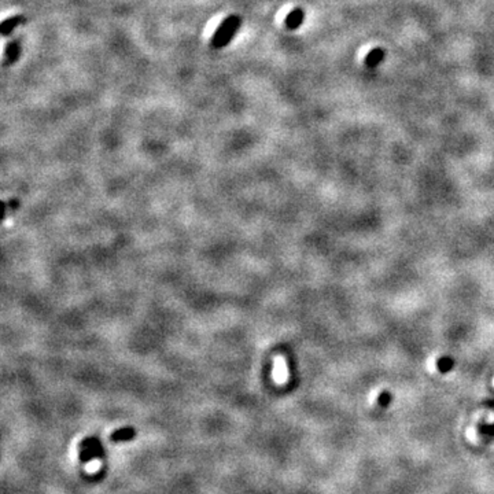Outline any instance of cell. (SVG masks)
<instances>
[{"label":"cell","mask_w":494,"mask_h":494,"mask_svg":"<svg viewBox=\"0 0 494 494\" xmlns=\"http://www.w3.org/2000/svg\"><path fill=\"white\" fill-rule=\"evenodd\" d=\"M241 18L238 15H230L223 19V22L214 30L213 36L210 39V45L216 50L224 48L225 45H228L234 40L238 29L241 28Z\"/></svg>","instance_id":"6da1fadb"},{"label":"cell","mask_w":494,"mask_h":494,"mask_svg":"<svg viewBox=\"0 0 494 494\" xmlns=\"http://www.w3.org/2000/svg\"><path fill=\"white\" fill-rule=\"evenodd\" d=\"M303 19H305V12L302 8H294L288 12V15L284 19V25L288 30H297L301 25H302Z\"/></svg>","instance_id":"7a4b0ae2"},{"label":"cell","mask_w":494,"mask_h":494,"mask_svg":"<svg viewBox=\"0 0 494 494\" xmlns=\"http://www.w3.org/2000/svg\"><path fill=\"white\" fill-rule=\"evenodd\" d=\"M288 377V370H287L286 360L283 357H276L273 363V379L277 383H284Z\"/></svg>","instance_id":"3957f363"},{"label":"cell","mask_w":494,"mask_h":494,"mask_svg":"<svg viewBox=\"0 0 494 494\" xmlns=\"http://www.w3.org/2000/svg\"><path fill=\"white\" fill-rule=\"evenodd\" d=\"M23 21H25L23 15H12V17L4 19L3 23H1V28H0V30H1V36H4V37L8 36V34L11 33L12 30L17 28V26H19Z\"/></svg>","instance_id":"277c9868"},{"label":"cell","mask_w":494,"mask_h":494,"mask_svg":"<svg viewBox=\"0 0 494 494\" xmlns=\"http://www.w3.org/2000/svg\"><path fill=\"white\" fill-rule=\"evenodd\" d=\"M383 59H384V51L382 48H373L368 52L364 62L368 68H376L379 63H382Z\"/></svg>","instance_id":"5b68a950"},{"label":"cell","mask_w":494,"mask_h":494,"mask_svg":"<svg viewBox=\"0 0 494 494\" xmlns=\"http://www.w3.org/2000/svg\"><path fill=\"white\" fill-rule=\"evenodd\" d=\"M133 437H135V430L132 427H125V428H120L117 431L113 432L110 435V439L113 442H124V441H129Z\"/></svg>","instance_id":"8992f818"},{"label":"cell","mask_w":494,"mask_h":494,"mask_svg":"<svg viewBox=\"0 0 494 494\" xmlns=\"http://www.w3.org/2000/svg\"><path fill=\"white\" fill-rule=\"evenodd\" d=\"M19 54H21V48L17 41H10L6 47L7 63H14L19 58Z\"/></svg>","instance_id":"52a82bcc"},{"label":"cell","mask_w":494,"mask_h":494,"mask_svg":"<svg viewBox=\"0 0 494 494\" xmlns=\"http://www.w3.org/2000/svg\"><path fill=\"white\" fill-rule=\"evenodd\" d=\"M453 367V361L448 357H442V359L438 360V370H442V372H446L449 370L450 368Z\"/></svg>","instance_id":"ba28073f"},{"label":"cell","mask_w":494,"mask_h":494,"mask_svg":"<svg viewBox=\"0 0 494 494\" xmlns=\"http://www.w3.org/2000/svg\"><path fill=\"white\" fill-rule=\"evenodd\" d=\"M390 399H391L390 394L382 393L380 395H379V398H377V402H379V405H380V406H387L388 402H390Z\"/></svg>","instance_id":"9c48e42d"},{"label":"cell","mask_w":494,"mask_h":494,"mask_svg":"<svg viewBox=\"0 0 494 494\" xmlns=\"http://www.w3.org/2000/svg\"><path fill=\"white\" fill-rule=\"evenodd\" d=\"M481 432H482L483 435L493 437L494 435V424H492V426H483L482 428H481Z\"/></svg>","instance_id":"30bf717a"}]
</instances>
